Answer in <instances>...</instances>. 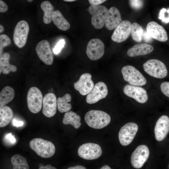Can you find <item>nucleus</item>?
<instances>
[{
  "label": "nucleus",
  "mask_w": 169,
  "mask_h": 169,
  "mask_svg": "<svg viewBox=\"0 0 169 169\" xmlns=\"http://www.w3.org/2000/svg\"><path fill=\"white\" fill-rule=\"evenodd\" d=\"M85 121L90 127L101 129L110 123L111 118L107 113L100 110H91L87 112L84 116Z\"/></svg>",
  "instance_id": "1"
},
{
  "label": "nucleus",
  "mask_w": 169,
  "mask_h": 169,
  "mask_svg": "<svg viewBox=\"0 0 169 169\" xmlns=\"http://www.w3.org/2000/svg\"><path fill=\"white\" fill-rule=\"evenodd\" d=\"M30 148L41 157L49 158L54 155L55 146L51 142L41 138H35L29 142Z\"/></svg>",
  "instance_id": "2"
},
{
  "label": "nucleus",
  "mask_w": 169,
  "mask_h": 169,
  "mask_svg": "<svg viewBox=\"0 0 169 169\" xmlns=\"http://www.w3.org/2000/svg\"><path fill=\"white\" fill-rule=\"evenodd\" d=\"M121 72L124 80L131 85L142 86L146 83L145 78L133 66H125L122 68Z\"/></svg>",
  "instance_id": "3"
},
{
  "label": "nucleus",
  "mask_w": 169,
  "mask_h": 169,
  "mask_svg": "<svg viewBox=\"0 0 169 169\" xmlns=\"http://www.w3.org/2000/svg\"><path fill=\"white\" fill-rule=\"evenodd\" d=\"M88 11L92 16L91 23L95 28H102L105 22L108 10L105 6L100 5H91Z\"/></svg>",
  "instance_id": "4"
},
{
  "label": "nucleus",
  "mask_w": 169,
  "mask_h": 169,
  "mask_svg": "<svg viewBox=\"0 0 169 169\" xmlns=\"http://www.w3.org/2000/svg\"><path fill=\"white\" fill-rule=\"evenodd\" d=\"M145 72L151 76L158 79L165 78L167 74V70L165 64L156 59H151L143 64Z\"/></svg>",
  "instance_id": "5"
},
{
  "label": "nucleus",
  "mask_w": 169,
  "mask_h": 169,
  "mask_svg": "<svg viewBox=\"0 0 169 169\" xmlns=\"http://www.w3.org/2000/svg\"><path fill=\"white\" fill-rule=\"evenodd\" d=\"M43 95L38 88L32 87L28 90L27 101L29 110L32 113L36 114L41 110L43 104Z\"/></svg>",
  "instance_id": "6"
},
{
  "label": "nucleus",
  "mask_w": 169,
  "mask_h": 169,
  "mask_svg": "<svg viewBox=\"0 0 169 169\" xmlns=\"http://www.w3.org/2000/svg\"><path fill=\"white\" fill-rule=\"evenodd\" d=\"M78 154L81 158L87 160L96 159L102 155L101 147L98 144L87 143L80 146L78 149Z\"/></svg>",
  "instance_id": "7"
},
{
  "label": "nucleus",
  "mask_w": 169,
  "mask_h": 169,
  "mask_svg": "<svg viewBox=\"0 0 169 169\" xmlns=\"http://www.w3.org/2000/svg\"><path fill=\"white\" fill-rule=\"evenodd\" d=\"M138 126L135 123L129 122L122 126L119 132V139L123 146L130 144L133 141L138 130Z\"/></svg>",
  "instance_id": "8"
},
{
  "label": "nucleus",
  "mask_w": 169,
  "mask_h": 169,
  "mask_svg": "<svg viewBox=\"0 0 169 169\" xmlns=\"http://www.w3.org/2000/svg\"><path fill=\"white\" fill-rule=\"evenodd\" d=\"M29 29V25L25 20L20 21L17 24L14 31L13 39L19 48H22L26 44Z\"/></svg>",
  "instance_id": "9"
},
{
  "label": "nucleus",
  "mask_w": 169,
  "mask_h": 169,
  "mask_svg": "<svg viewBox=\"0 0 169 169\" xmlns=\"http://www.w3.org/2000/svg\"><path fill=\"white\" fill-rule=\"evenodd\" d=\"M105 52V45L103 42L98 38H93L88 43L86 54L91 60H96L100 59Z\"/></svg>",
  "instance_id": "10"
},
{
  "label": "nucleus",
  "mask_w": 169,
  "mask_h": 169,
  "mask_svg": "<svg viewBox=\"0 0 169 169\" xmlns=\"http://www.w3.org/2000/svg\"><path fill=\"white\" fill-rule=\"evenodd\" d=\"M149 154V149L146 146H139L131 155V161L132 166L136 168H141L148 159Z\"/></svg>",
  "instance_id": "11"
},
{
  "label": "nucleus",
  "mask_w": 169,
  "mask_h": 169,
  "mask_svg": "<svg viewBox=\"0 0 169 169\" xmlns=\"http://www.w3.org/2000/svg\"><path fill=\"white\" fill-rule=\"evenodd\" d=\"M35 51L39 59L45 64L51 65L54 56L49 42L46 40L40 41L37 45Z\"/></svg>",
  "instance_id": "12"
},
{
  "label": "nucleus",
  "mask_w": 169,
  "mask_h": 169,
  "mask_svg": "<svg viewBox=\"0 0 169 169\" xmlns=\"http://www.w3.org/2000/svg\"><path fill=\"white\" fill-rule=\"evenodd\" d=\"M131 22L127 20L121 21L115 28L111 36V39L117 43L125 41L131 33Z\"/></svg>",
  "instance_id": "13"
},
{
  "label": "nucleus",
  "mask_w": 169,
  "mask_h": 169,
  "mask_svg": "<svg viewBox=\"0 0 169 169\" xmlns=\"http://www.w3.org/2000/svg\"><path fill=\"white\" fill-rule=\"evenodd\" d=\"M124 93L141 103L146 102L148 99V96L146 90L138 86L127 84L123 88Z\"/></svg>",
  "instance_id": "14"
},
{
  "label": "nucleus",
  "mask_w": 169,
  "mask_h": 169,
  "mask_svg": "<svg viewBox=\"0 0 169 169\" xmlns=\"http://www.w3.org/2000/svg\"><path fill=\"white\" fill-rule=\"evenodd\" d=\"M108 93L107 87L105 84L102 82H99L94 85L91 91L87 95L86 101L89 104L95 103L105 98Z\"/></svg>",
  "instance_id": "15"
},
{
  "label": "nucleus",
  "mask_w": 169,
  "mask_h": 169,
  "mask_svg": "<svg viewBox=\"0 0 169 169\" xmlns=\"http://www.w3.org/2000/svg\"><path fill=\"white\" fill-rule=\"evenodd\" d=\"M91 78V75L89 73L83 74L80 77L79 80L74 83V87L75 89L83 95L88 94L94 86Z\"/></svg>",
  "instance_id": "16"
},
{
  "label": "nucleus",
  "mask_w": 169,
  "mask_h": 169,
  "mask_svg": "<svg viewBox=\"0 0 169 169\" xmlns=\"http://www.w3.org/2000/svg\"><path fill=\"white\" fill-rule=\"evenodd\" d=\"M43 105L42 113L45 116L50 118L54 115L57 106L55 95L52 93L46 94L43 98Z\"/></svg>",
  "instance_id": "17"
},
{
  "label": "nucleus",
  "mask_w": 169,
  "mask_h": 169,
  "mask_svg": "<svg viewBox=\"0 0 169 169\" xmlns=\"http://www.w3.org/2000/svg\"><path fill=\"white\" fill-rule=\"evenodd\" d=\"M146 32L152 38L160 41L165 42L168 39L167 33L163 26L152 21L146 26Z\"/></svg>",
  "instance_id": "18"
},
{
  "label": "nucleus",
  "mask_w": 169,
  "mask_h": 169,
  "mask_svg": "<svg viewBox=\"0 0 169 169\" xmlns=\"http://www.w3.org/2000/svg\"><path fill=\"white\" fill-rule=\"evenodd\" d=\"M169 132V118L166 115L161 116L156 122L154 128L156 139L158 141L163 140Z\"/></svg>",
  "instance_id": "19"
},
{
  "label": "nucleus",
  "mask_w": 169,
  "mask_h": 169,
  "mask_svg": "<svg viewBox=\"0 0 169 169\" xmlns=\"http://www.w3.org/2000/svg\"><path fill=\"white\" fill-rule=\"evenodd\" d=\"M121 20V14L119 10L115 7H111L108 10L105 23V27L109 30H112L118 26Z\"/></svg>",
  "instance_id": "20"
},
{
  "label": "nucleus",
  "mask_w": 169,
  "mask_h": 169,
  "mask_svg": "<svg viewBox=\"0 0 169 169\" xmlns=\"http://www.w3.org/2000/svg\"><path fill=\"white\" fill-rule=\"evenodd\" d=\"M154 47L151 45L146 44H139L133 46L127 51V55L131 57L145 55L151 52Z\"/></svg>",
  "instance_id": "21"
},
{
  "label": "nucleus",
  "mask_w": 169,
  "mask_h": 169,
  "mask_svg": "<svg viewBox=\"0 0 169 169\" xmlns=\"http://www.w3.org/2000/svg\"><path fill=\"white\" fill-rule=\"evenodd\" d=\"M52 21L54 24L61 30L66 31L70 28L69 23L64 18L60 12L58 10L54 11Z\"/></svg>",
  "instance_id": "22"
},
{
  "label": "nucleus",
  "mask_w": 169,
  "mask_h": 169,
  "mask_svg": "<svg viewBox=\"0 0 169 169\" xmlns=\"http://www.w3.org/2000/svg\"><path fill=\"white\" fill-rule=\"evenodd\" d=\"M10 58L9 54L7 52L3 54L0 58V69L3 73L8 74L10 72H15L17 70L16 67L9 64Z\"/></svg>",
  "instance_id": "23"
},
{
  "label": "nucleus",
  "mask_w": 169,
  "mask_h": 169,
  "mask_svg": "<svg viewBox=\"0 0 169 169\" xmlns=\"http://www.w3.org/2000/svg\"><path fill=\"white\" fill-rule=\"evenodd\" d=\"M80 120L81 118L79 115L73 111H69L64 114L63 123L64 125L70 124L77 129L81 126Z\"/></svg>",
  "instance_id": "24"
},
{
  "label": "nucleus",
  "mask_w": 169,
  "mask_h": 169,
  "mask_svg": "<svg viewBox=\"0 0 169 169\" xmlns=\"http://www.w3.org/2000/svg\"><path fill=\"white\" fill-rule=\"evenodd\" d=\"M13 89L10 86L4 87L0 93V106L2 107L11 102L14 98Z\"/></svg>",
  "instance_id": "25"
},
{
  "label": "nucleus",
  "mask_w": 169,
  "mask_h": 169,
  "mask_svg": "<svg viewBox=\"0 0 169 169\" xmlns=\"http://www.w3.org/2000/svg\"><path fill=\"white\" fill-rule=\"evenodd\" d=\"M12 109L9 107L4 106L0 108V127L8 125L13 116Z\"/></svg>",
  "instance_id": "26"
},
{
  "label": "nucleus",
  "mask_w": 169,
  "mask_h": 169,
  "mask_svg": "<svg viewBox=\"0 0 169 169\" xmlns=\"http://www.w3.org/2000/svg\"><path fill=\"white\" fill-rule=\"evenodd\" d=\"M40 7L44 12L43 18L44 22L46 24L50 23L52 20L54 9V6L50 2L46 1L41 3Z\"/></svg>",
  "instance_id": "27"
},
{
  "label": "nucleus",
  "mask_w": 169,
  "mask_h": 169,
  "mask_svg": "<svg viewBox=\"0 0 169 169\" xmlns=\"http://www.w3.org/2000/svg\"><path fill=\"white\" fill-rule=\"evenodd\" d=\"M71 97L69 94H66L62 97H59L57 100L58 109L60 113L67 112L71 109L72 106L70 103Z\"/></svg>",
  "instance_id": "28"
},
{
  "label": "nucleus",
  "mask_w": 169,
  "mask_h": 169,
  "mask_svg": "<svg viewBox=\"0 0 169 169\" xmlns=\"http://www.w3.org/2000/svg\"><path fill=\"white\" fill-rule=\"evenodd\" d=\"M11 162L13 166V169H29L26 159L20 154H16L13 156Z\"/></svg>",
  "instance_id": "29"
},
{
  "label": "nucleus",
  "mask_w": 169,
  "mask_h": 169,
  "mask_svg": "<svg viewBox=\"0 0 169 169\" xmlns=\"http://www.w3.org/2000/svg\"><path fill=\"white\" fill-rule=\"evenodd\" d=\"M143 29L142 27L136 23L131 24V34L133 39L137 42H141L142 39Z\"/></svg>",
  "instance_id": "30"
},
{
  "label": "nucleus",
  "mask_w": 169,
  "mask_h": 169,
  "mask_svg": "<svg viewBox=\"0 0 169 169\" xmlns=\"http://www.w3.org/2000/svg\"><path fill=\"white\" fill-rule=\"evenodd\" d=\"M11 41L8 36L2 34L0 35V55L2 54L3 48L10 44Z\"/></svg>",
  "instance_id": "31"
},
{
  "label": "nucleus",
  "mask_w": 169,
  "mask_h": 169,
  "mask_svg": "<svg viewBox=\"0 0 169 169\" xmlns=\"http://www.w3.org/2000/svg\"><path fill=\"white\" fill-rule=\"evenodd\" d=\"M158 18L165 23H169V8H162L159 12Z\"/></svg>",
  "instance_id": "32"
},
{
  "label": "nucleus",
  "mask_w": 169,
  "mask_h": 169,
  "mask_svg": "<svg viewBox=\"0 0 169 169\" xmlns=\"http://www.w3.org/2000/svg\"><path fill=\"white\" fill-rule=\"evenodd\" d=\"M131 7L135 10H139L142 8L143 5V1L140 0H129Z\"/></svg>",
  "instance_id": "33"
},
{
  "label": "nucleus",
  "mask_w": 169,
  "mask_h": 169,
  "mask_svg": "<svg viewBox=\"0 0 169 169\" xmlns=\"http://www.w3.org/2000/svg\"><path fill=\"white\" fill-rule=\"evenodd\" d=\"M161 90L162 93L169 98V82H164L160 85Z\"/></svg>",
  "instance_id": "34"
},
{
  "label": "nucleus",
  "mask_w": 169,
  "mask_h": 169,
  "mask_svg": "<svg viewBox=\"0 0 169 169\" xmlns=\"http://www.w3.org/2000/svg\"><path fill=\"white\" fill-rule=\"evenodd\" d=\"M65 44L64 39H62L59 40L53 49V52L54 54H57L60 52Z\"/></svg>",
  "instance_id": "35"
},
{
  "label": "nucleus",
  "mask_w": 169,
  "mask_h": 169,
  "mask_svg": "<svg viewBox=\"0 0 169 169\" xmlns=\"http://www.w3.org/2000/svg\"><path fill=\"white\" fill-rule=\"evenodd\" d=\"M5 137L6 140L10 143L14 144L16 141L14 136L11 133L6 134Z\"/></svg>",
  "instance_id": "36"
},
{
  "label": "nucleus",
  "mask_w": 169,
  "mask_h": 169,
  "mask_svg": "<svg viewBox=\"0 0 169 169\" xmlns=\"http://www.w3.org/2000/svg\"><path fill=\"white\" fill-rule=\"evenodd\" d=\"M152 38L147 33L146 31H144L142 38L146 42L150 43L152 41Z\"/></svg>",
  "instance_id": "37"
},
{
  "label": "nucleus",
  "mask_w": 169,
  "mask_h": 169,
  "mask_svg": "<svg viewBox=\"0 0 169 169\" xmlns=\"http://www.w3.org/2000/svg\"><path fill=\"white\" fill-rule=\"evenodd\" d=\"M8 9V6L7 4L2 0H0V12L4 13Z\"/></svg>",
  "instance_id": "38"
},
{
  "label": "nucleus",
  "mask_w": 169,
  "mask_h": 169,
  "mask_svg": "<svg viewBox=\"0 0 169 169\" xmlns=\"http://www.w3.org/2000/svg\"><path fill=\"white\" fill-rule=\"evenodd\" d=\"M106 0H89V2L91 5H100Z\"/></svg>",
  "instance_id": "39"
},
{
  "label": "nucleus",
  "mask_w": 169,
  "mask_h": 169,
  "mask_svg": "<svg viewBox=\"0 0 169 169\" xmlns=\"http://www.w3.org/2000/svg\"><path fill=\"white\" fill-rule=\"evenodd\" d=\"M12 123L13 126L17 127L22 126L24 124L23 121L18 120L15 119L13 120Z\"/></svg>",
  "instance_id": "40"
},
{
  "label": "nucleus",
  "mask_w": 169,
  "mask_h": 169,
  "mask_svg": "<svg viewBox=\"0 0 169 169\" xmlns=\"http://www.w3.org/2000/svg\"><path fill=\"white\" fill-rule=\"evenodd\" d=\"M38 169H57L56 167L51 166L50 165H48L45 166L39 167Z\"/></svg>",
  "instance_id": "41"
},
{
  "label": "nucleus",
  "mask_w": 169,
  "mask_h": 169,
  "mask_svg": "<svg viewBox=\"0 0 169 169\" xmlns=\"http://www.w3.org/2000/svg\"><path fill=\"white\" fill-rule=\"evenodd\" d=\"M67 169H86V168L82 166L77 165L73 167H70Z\"/></svg>",
  "instance_id": "42"
},
{
  "label": "nucleus",
  "mask_w": 169,
  "mask_h": 169,
  "mask_svg": "<svg viewBox=\"0 0 169 169\" xmlns=\"http://www.w3.org/2000/svg\"><path fill=\"white\" fill-rule=\"evenodd\" d=\"M100 169H111V168L109 166L105 165L102 167Z\"/></svg>",
  "instance_id": "43"
},
{
  "label": "nucleus",
  "mask_w": 169,
  "mask_h": 169,
  "mask_svg": "<svg viewBox=\"0 0 169 169\" xmlns=\"http://www.w3.org/2000/svg\"><path fill=\"white\" fill-rule=\"evenodd\" d=\"M4 30V28L3 26L1 25V24L0 25V33H2Z\"/></svg>",
  "instance_id": "44"
},
{
  "label": "nucleus",
  "mask_w": 169,
  "mask_h": 169,
  "mask_svg": "<svg viewBox=\"0 0 169 169\" xmlns=\"http://www.w3.org/2000/svg\"><path fill=\"white\" fill-rule=\"evenodd\" d=\"M65 2H72L74 1H75L76 0H64Z\"/></svg>",
  "instance_id": "45"
},
{
  "label": "nucleus",
  "mask_w": 169,
  "mask_h": 169,
  "mask_svg": "<svg viewBox=\"0 0 169 169\" xmlns=\"http://www.w3.org/2000/svg\"><path fill=\"white\" fill-rule=\"evenodd\" d=\"M28 1L29 2H32V1H33V0H28Z\"/></svg>",
  "instance_id": "46"
},
{
  "label": "nucleus",
  "mask_w": 169,
  "mask_h": 169,
  "mask_svg": "<svg viewBox=\"0 0 169 169\" xmlns=\"http://www.w3.org/2000/svg\"><path fill=\"white\" fill-rule=\"evenodd\" d=\"M0 74H1V72H2V70H1V69H0Z\"/></svg>",
  "instance_id": "47"
},
{
  "label": "nucleus",
  "mask_w": 169,
  "mask_h": 169,
  "mask_svg": "<svg viewBox=\"0 0 169 169\" xmlns=\"http://www.w3.org/2000/svg\"></svg>",
  "instance_id": "48"
}]
</instances>
